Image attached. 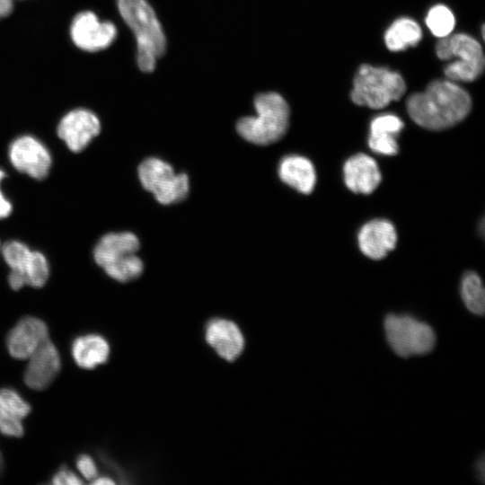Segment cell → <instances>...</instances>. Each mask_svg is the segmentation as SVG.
Masks as SVG:
<instances>
[{"label":"cell","instance_id":"1","mask_svg":"<svg viewBox=\"0 0 485 485\" xmlns=\"http://www.w3.org/2000/svg\"><path fill=\"white\" fill-rule=\"evenodd\" d=\"M410 119L429 130L449 128L465 119L472 108L470 94L451 80H435L407 101Z\"/></svg>","mask_w":485,"mask_h":485},{"label":"cell","instance_id":"2","mask_svg":"<svg viewBox=\"0 0 485 485\" xmlns=\"http://www.w3.org/2000/svg\"><path fill=\"white\" fill-rule=\"evenodd\" d=\"M119 13L137 40V62L152 72L166 48V39L154 11L146 0H117Z\"/></svg>","mask_w":485,"mask_h":485},{"label":"cell","instance_id":"3","mask_svg":"<svg viewBox=\"0 0 485 485\" xmlns=\"http://www.w3.org/2000/svg\"><path fill=\"white\" fill-rule=\"evenodd\" d=\"M256 116L238 120L236 129L248 142L266 146L281 139L286 134L289 121V107L278 93H261L255 96Z\"/></svg>","mask_w":485,"mask_h":485},{"label":"cell","instance_id":"4","mask_svg":"<svg viewBox=\"0 0 485 485\" xmlns=\"http://www.w3.org/2000/svg\"><path fill=\"white\" fill-rule=\"evenodd\" d=\"M139 240L132 233H110L103 235L93 250L95 262L119 282L132 281L143 272L144 265L136 255Z\"/></svg>","mask_w":485,"mask_h":485},{"label":"cell","instance_id":"5","mask_svg":"<svg viewBox=\"0 0 485 485\" xmlns=\"http://www.w3.org/2000/svg\"><path fill=\"white\" fill-rule=\"evenodd\" d=\"M405 91V82L399 73L364 64L355 75L350 97L357 105L377 110L400 100Z\"/></svg>","mask_w":485,"mask_h":485},{"label":"cell","instance_id":"6","mask_svg":"<svg viewBox=\"0 0 485 485\" xmlns=\"http://www.w3.org/2000/svg\"><path fill=\"white\" fill-rule=\"evenodd\" d=\"M436 56L442 60L458 59L447 65L445 76L451 81L472 82L483 72L485 58L481 44L464 33L441 38L436 45Z\"/></svg>","mask_w":485,"mask_h":485},{"label":"cell","instance_id":"7","mask_svg":"<svg viewBox=\"0 0 485 485\" xmlns=\"http://www.w3.org/2000/svg\"><path fill=\"white\" fill-rule=\"evenodd\" d=\"M384 331L391 348L402 357L427 354L436 344L434 330L410 315L388 314L384 319Z\"/></svg>","mask_w":485,"mask_h":485},{"label":"cell","instance_id":"8","mask_svg":"<svg viewBox=\"0 0 485 485\" xmlns=\"http://www.w3.org/2000/svg\"><path fill=\"white\" fill-rule=\"evenodd\" d=\"M1 252L11 271L8 283L13 290L24 286L43 287L49 276L46 257L40 251H31L20 241H8L1 247Z\"/></svg>","mask_w":485,"mask_h":485},{"label":"cell","instance_id":"9","mask_svg":"<svg viewBox=\"0 0 485 485\" xmlns=\"http://www.w3.org/2000/svg\"><path fill=\"white\" fill-rule=\"evenodd\" d=\"M138 177L144 189L152 192L163 205L181 201L189 193L188 176L176 174L169 163L158 158L143 161L138 167Z\"/></svg>","mask_w":485,"mask_h":485},{"label":"cell","instance_id":"10","mask_svg":"<svg viewBox=\"0 0 485 485\" xmlns=\"http://www.w3.org/2000/svg\"><path fill=\"white\" fill-rule=\"evenodd\" d=\"M118 34L115 24L101 20L93 11L77 13L70 22L69 36L74 45L85 52H98L109 48Z\"/></svg>","mask_w":485,"mask_h":485},{"label":"cell","instance_id":"11","mask_svg":"<svg viewBox=\"0 0 485 485\" xmlns=\"http://www.w3.org/2000/svg\"><path fill=\"white\" fill-rule=\"evenodd\" d=\"M8 156L17 171L36 180L45 179L52 163L48 148L31 135L16 137L9 146Z\"/></svg>","mask_w":485,"mask_h":485},{"label":"cell","instance_id":"12","mask_svg":"<svg viewBox=\"0 0 485 485\" xmlns=\"http://www.w3.org/2000/svg\"><path fill=\"white\" fill-rule=\"evenodd\" d=\"M101 131L98 116L85 108H76L66 113L57 124V133L75 153L83 151Z\"/></svg>","mask_w":485,"mask_h":485},{"label":"cell","instance_id":"13","mask_svg":"<svg viewBox=\"0 0 485 485\" xmlns=\"http://www.w3.org/2000/svg\"><path fill=\"white\" fill-rule=\"evenodd\" d=\"M48 340L47 324L40 319L26 316L21 319L6 337L9 354L16 359H28Z\"/></svg>","mask_w":485,"mask_h":485},{"label":"cell","instance_id":"14","mask_svg":"<svg viewBox=\"0 0 485 485\" xmlns=\"http://www.w3.org/2000/svg\"><path fill=\"white\" fill-rule=\"evenodd\" d=\"M23 380L36 391L46 389L52 384L61 368V358L56 346L48 340L29 358Z\"/></svg>","mask_w":485,"mask_h":485},{"label":"cell","instance_id":"15","mask_svg":"<svg viewBox=\"0 0 485 485\" xmlns=\"http://www.w3.org/2000/svg\"><path fill=\"white\" fill-rule=\"evenodd\" d=\"M205 337L216 353L227 361L236 359L244 348V338L240 328L227 319L210 320L206 327Z\"/></svg>","mask_w":485,"mask_h":485},{"label":"cell","instance_id":"16","mask_svg":"<svg viewBox=\"0 0 485 485\" xmlns=\"http://www.w3.org/2000/svg\"><path fill=\"white\" fill-rule=\"evenodd\" d=\"M397 234L393 225L384 219H375L364 225L358 233L361 251L373 260L384 258L394 249Z\"/></svg>","mask_w":485,"mask_h":485},{"label":"cell","instance_id":"17","mask_svg":"<svg viewBox=\"0 0 485 485\" xmlns=\"http://www.w3.org/2000/svg\"><path fill=\"white\" fill-rule=\"evenodd\" d=\"M343 172L347 187L355 193H372L382 178L375 161L365 154H357L348 159Z\"/></svg>","mask_w":485,"mask_h":485},{"label":"cell","instance_id":"18","mask_svg":"<svg viewBox=\"0 0 485 485\" xmlns=\"http://www.w3.org/2000/svg\"><path fill=\"white\" fill-rule=\"evenodd\" d=\"M31 412V405L13 388L0 389V433L20 437L24 433L23 419Z\"/></svg>","mask_w":485,"mask_h":485},{"label":"cell","instance_id":"19","mask_svg":"<svg viewBox=\"0 0 485 485\" xmlns=\"http://www.w3.org/2000/svg\"><path fill=\"white\" fill-rule=\"evenodd\" d=\"M403 127L401 119L393 114H384L375 118L370 124L369 147L380 154H396L399 147L396 137Z\"/></svg>","mask_w":485,"mask_h":485},{"label":"cell","instance_id":"20","mask_svg":"<svg viewBox=\"0 0 485 485\" xmlns=\"http://www.w3.org/2000/svg\"><path fill=\"white\" fill-rule=\"evenodd\" d=\"M278 175L283 182L304 194L311 193L316 182L313 163L300 155L284 157L278 166Z\"/></svg>","mask_w":485,"mask_h":485},{"label":"cell","instance_id":"21","mask_svg":"<svg viewBox=\"0 0 485 485\" xmlns=\"http://www.w3.org/2000/svg\"><path fill=\"white\" fill-rule=\"evenodd\" d=\"M110 348L104 337L90 333L75 338L71 346L72 357L81 368L93 369L104 364Z\"/></svg>","mask_w":485,"mask_h":485},{"label":"cell","instance_id":"22","mask_svg":"<svg viewBox=\"0 0 485 485\" xmlns=\"http://www.w3.org/2000/svg\"><path fill=\"white\" fill-rule=\"evenodd\" d=\"M419 25L410 18L396 20L386 31L384 41L392 51H401L408 47L416 46L421 40Z\"/></svg>","mask_w":485,"mask_h":485},{"label":"cell","instance_id":"23","mask_svg":"<svg viewBox=\"0 0 485 485\" xmlns=\"http://www.w3.org/2000/svg\"><path fill=\"white\" fill-rule=\"evenodd\" d=\"M461 294L467 309L482 315L485 310V293L481 278L474 272H467L462 280Z\"/></svg>","mask_w":485,"mask_h":485},{"label":"cell","instance_id":"24","mask_svg":"<svg viewBox=\"0 0 485 485\" xmlns=\"http://www.w3.org/2000/svg\"><path fill=\"white\" fill-rule=\"evenodd\" d=\"M426 24L435 36L444 38L454 30L455 19L449 8L437 4L428 11Z\"/></svg>","mask_w":485,"mask_h":485},{"label":"cell","instance_id":"25","mask_svg":"<svg viewBox=\"0 0 485 485\" xmlns=\"http://www.w3.org/2000/svg\"><path fill=\"white\" fill-rule=\"evenodd\" d=\"M76 468L82 477L93 481L98 476V468L95 461L89 454H80L75 461Z\"/></svg>","mask_w":485,"mask_h":485},{"label":"cell","instance_id":"26","mask_svg":"<svg viewBox=\"0 0 485 485\" xmlns=\"http://www.w3.org/2000/svg\"><path fill=\"white\" fill-rule=\"evenodd\" d=\"M51 482L56 485H78L83 481L70 469L61 467L51 478Z\"/></svg>","mask_w":485,"mask_h":485},{"label":"cell","instance_id":"27","mask_svg":"<svg viewBox=\"0 0 485 485\" xmlns=\"http://www.w3.org/2000/svg\"><path fill=\"white\" fill-rule=\"evenodd\" d=\"M4 177H5L4 172L0 169V184H1L2 180ZM11 212H12V204L3 194L1 190V186H0V219H4L9 216Z\"/></svg>","mask_w":485,"mask_h":485},{"label":"cell","instance_id":"28","mask_svg":"<svg viewBox=\"0 0 485 485\" xmlns=\"http://www.w3.org/2000/svg\"><path fill=\"white\" fill-rule=\"evenodd\" d=\"M13 10V0H0V18L8 16Z\"/></svg>","mask_w":485,"mask_h":485},{"label":"cell","instance_id":"29","mask_svg":"<svg viewBox=\"0 0 485 485\" xmlns=\"http://www.w3.org/2000/svg\"><path fill=\"white\" fill-rule=\"evenodd\" d=\"M93 484L102 485V484H114L115 481L108 476H97L93 480Z\"/></svg>","mask_w":485,"mask_h":485},{"label":"cell","instance_id":"30","mask_svg":"<svg viewBox=\"0 0 485 485\" xmlns=\"http://www.w3.org/2000/svg\"><path fill=\"white\" fill-rule=\"evenodd\" d=\"M3 471H4V459H3V455L0 453V476L3 473Z\"/></svg>","mask_w":485,"mask_h":485},{"label":"cell","instance_id":"31","mask_svg":"<svg viewBox=\"0 0 485 485\" xmlns=\"http://www.w3.org/2000/svg\"><path fill=\"white\" fill-rule=\"evenodd\" d=\"M1 247H2V246H1V244H0V252H1Z\"/></svg>","mask_w":485,"mask_h":485}]
</instances>
